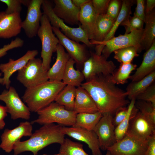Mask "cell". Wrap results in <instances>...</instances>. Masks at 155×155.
I'll return each instance as SVG.
<instances>
[{
  "label": "cell",
  "instance_id": "cell-28",
  "mask_svg": "<svg viewBox=\"0 0 155 155\" xmlns=\"http://www.w3.org/2000/svg\"><path fill=\"white\" fill-rule=\"evenodd\" d=\"M144 22L145 27L144 29L142 40L143 50H147L151 46L155 40V10L146 15Z\"/></svg>",
  "mask_w": 155,
  "mask_h": 155
},
{
  "label": "cell",
  "instance_id": "cell-10",
  "mask_svg": "<svg viewBox=\"0 0 155 155\" xmlns=\"http://www.w3.org/2000/svg\"><path fill=\"white\" fill-rule=\"evenodd\" d=\"M102 55L91 52L89 57L84 63L82 72L86 81L99 75H111L116 66L112 61H108Z\"/></svg>",
  "mask_w": 155,
  "mask_h": 155
},
{
  "label": "cell",
  "instance_id": "cell-6",
  "mask_svg": "<svg viewBox=\"0 0 155 155\" xmlns=\"http://www.w3.org/2000/svg\"><path fill=\"white\" fill-rule=\"evenodd\" d=\"M37 35L41 42V57L42 67L44 70L47 71L50 68L53 54L56 52L57 46L59 44V42L53 31L48 18L43 13Z\"/></svg>",
  "mask_w": 155,
  "mask_h": 155
},
{
  "label": "cell",
  "instance_id": "cell-29",
  "mask_svg": "<svg viewBox=\"0 0 155 155\" xmlns=\"http://www.w3.org/2000/svg\"><path fill=\"white\" fill-rule=\"evenodd\" d=\"M102 116V114L99 111L93 113H78L73 126L93 131Z\"/></svg>",
  "mask_w": 155,
  "mask_h": 155
},
{
  "label": "cell",
  "instance_id": "cell-39",
  "mask_svg": "<svg viewBox=\"0 0 155 155\" xmlns=\"http://www.w3.org/2000/svg\"><path fill=\"white\" fill-rule=\"evenodd\" d=\"M122 2L121 0H111L109 3L106 14L114 21L120 11Z\"/></svg>",
  "mask_w": 155,
  "mask_h": 155
},
{
  "label": "cell",
  "instance_id": "cell-12",
  "mask_svg": "<svg viewBox=\"0 0 155 155\" xmlns=\"http://www.w3.org/2000/svg\"><path fill=\"white\" fill-rule=\"evenodd\" d=\"M113 118L110 114L103 115L93 130L97 135L100 148L103 151L107 150L116 142Z\"/></svg>",
  "mask_w": 155,
  "mask_h": 155
},
{
  "label": "cell",
  "instance_id": "cell-45",
  "mask_svg": "<svg viewBox=\"0 0 155 155\" xmlns=\"http://www.w3.org/2000/svg\"><path fill=\"white\" fill-rule=\"evenodd\" d=\"M147 148L144 155H155V132L147 139Z\"/></svg>",
  "mask_w": 155,
  "mask_h": 155
},
{
  "label": "cell",
  "instance_id": "cell-3",
  "mask_svg": "<svg viewBox=\"0 0 155 155\" xmlns=\"http://www.w3.org/2000/svg\"><path fill=\"white\" fill-rule=\"evenodd\" d=\"M66 85L62 82L48 80L37 86L26 88L22 97L32 112H37L55 101Z\"/></svg>",
  "mask_w": 155,
  "mask_h": 155
},
{
  "label": "cell",
  "instance_id": "cell-36",
  "mask_svg": "<svg viewBox=\"0 0 155 155\" xmlns=\"http://www.w3.org/2000/svg\"><path fill=\"white\" fill-rule=\"evenodd\" d=\"M135 106L143 115L155 124V106L150 102L137 100Z\"/></svg>",
  "mask_w": 155,
  "mask_h": 155
},
{
  "label": "cell",
  "instance_id": "cell-38",
  "mask_svg": "<svg viewBox=\"0 0 155 155\" xmlns=\"http://www.w3.org/2000/svg\"><path fill=\"white\" fill-rule=\"evenodd\" d=\"M136 100H141L151 103L155 106V84L154 82L144 91L139 94Z\"/></svg>",
  "mask_w": 155,
  "mask_h": 155
},
{
  "label": "cell",
  "instance_id": "cell-30",
  "mask_svg": "<svg viewBox=\"0 0 155 155\" xmlns=\"http://www.w3.org/2000/svg\"><path fill=\"white\" fill-rule=\"evenodd\" d=\"M134 3V0H122L119 13L114 22L112 29L103 41H107L114 37L115 34L119 26L130 16L131 13V7Z\"/></svg>",
  "mask_w": 155,
  "mask_h": 155
},
{
  "label": "cell",
  "instance_id": "cell-11",
  "mask_svg": "<svg viewBox=\"0 0 155 155\" xmlns=\"http://www.w3.org/2000/svg\"><path fill=\"white\" fill-rule=\"evenodd\" d=\"M147 145V140H142L125 135L107 150L112 155H144Z\"/></svg>",
  "mask_w": 155,
  "mask_h": 155
},
{
  "label": "cell",
  "instance_id": "cell-19",
  "mask_svg": "<svg viewBox=\"0 0 155 155\" xmlns=\"http://www.w3.org/2000/svg\"><path fill=\"white\" fill-rule=\"evenodd\" d=\"M38 53L37 50H29L22 56L17 60L9 59L7 63L0 64V70L3 73V85L8 89L11 81L10 78L15 72L24 67L30 59L35 58Z\"/></svg>",
  "mask_w": 155,
  "mask_h": 155
},
{
  "label": "cell",
  "instance_id": "cell-35",
  "mask_svg": "<svg viewBox=\"0 0 155 155\" xmlns=\"http://www.w3.org/2000/svg\"><path fill=\"white\" fill-rule=\"evenodd\" d=\"M59 153L61 155H89L84 150L82 144L67 138L61 145Z\"/></svg>",
  "mask_w": 155,
  "mask_h": 155
},
{
  "label": "cell",
  "instance_id": "cell-44",
  "mask_svg": "<svg viewBox=\"0 0 155 155\" xmlns=\"http://www.w3.org/2000/svg\"><path fill=\"white\" fill-rule=\"evenodd\" d=\"M137 5L134 15L139 18L144 22L146 15L145 13V2L144 0H136Z\"/></svg>",
  "mask_w": 155,
  "mask_h": 155
},
{
  "label": "cell",
  "instance_id": "cell-50",
  "mask_svg": "<svg viewBox=\"0 0 155 155\" xmlns=\"http://www.w3.org/2000/svg\"><path fill=\"white\" fill-rule=\"evenodd\" d=\"M107 152L105 155H112L108 150H107Z\"/></svg>",
  "mask_w": 155,
  "mask_h": 155
},
{
  "label": "cell",
  "instance_id": "cell-22",
  "mask_svg": "<svg viewBox=\"0 0 155 155\" xmlns=\"http://www.w3.org/2000/svg\"><path fill=\"white\" fill-rule=\"evenodd\" d=\"M56 52L57 55L55 62L47 71V75L49 80L61 82L67 64L70 57L60 44L57 46Z\"/></svg>",
  "mask_w": 155,
  "mask_h": 155
},
{
  "label": "cell",
  "instance_id": "cell-37",
  "mask_svg": "<svg viewBox=\"0 0 155 155\" xmlns=\"http://www.w3.org/2000/svg\"><path fill=\"white\" fill-rule=\"evenodd\" d=\"M144 22L137 16L134 15L130 16L123 22L121 25L123 26L125 29V34L129 33L132 31L143 28Z\"/></svg>",
  "mask_w": 155,
  "mask_h": 155
},
{
  "label": "cell",
  "instance_id": "cell-21",
  "mask_svg": "<svg viewBox=\"0 0 155 155\" xmlns=\"http://www.w3.org/2000/svg\"><path fill=\"white\" fill-rule=\"evenodd\" d=\"M98 15L93 8L91 0L84 4L80 9L79 22L81 28L90 40L92 39Z\"/></svg>",
  "mask_w": 155,
  "mask_h": 155
},
{
  "label": "cell",
  "instance_id": "cell-15",
  "mask_svg": "<svg viewBox=\"0 0 155 155\" xmlns=\"http://www.w3.org/2000/svg\"><path fill=\"white\" fill-rule=\"evenodd\" d=\"M53 31L59 40V44L65 49L70 57L78 65H83L88 57L86 46L66 36L59 29L52 26Z\"/></svg>",
  "mask_w": 155,
  "mask_h": 155
},
{
  "label": "cell",
  "instance_id": "cell-7",
  "mask_svg": "<svg viewBox=\"0 0 155 155\" xmlns=\"http://www.w3.org/2000/svg\"><path fill=\"white\" fill-rule=\"evenodd\" d=\"M41 7L43 11V13L48 17L52 26L60 28V31L66 36L73 40L78 42H82L88 47L94 46L91 43L80 24L78 28L71 27L67 26L62 19L56 15L50 1L43 0Z\"/></svg>",
  "mask_w": 155,
  "mask_h": 155
},
{
  "label": "cell",
  "instance_id": "cell-1",
  "mask_svg": "<svg viewBox=\"0 0 155 155\" xmlns=\"http://www.w3.org/2000/svg\"><path fill=\"white\" fill-rule=\"evenodd\" d=\"M81 86L88 92L102 115H113L119 108L126 106L130 103L127 99L126 91L113 82L111 75H96Z\"/></svg>",
  "mask_w": 155,
  "mask_h": 155
},
{
  "label": "cell",
  "instance_id": "cell-51",
  "mask_svg": "<svg viewBox=\"0 0 155 155\" xmlns=\"http://www.w3.org/2000/svg\"><path fill=\"white\" fill-rule=\"evenodd\" d=\"M42 155H61V154L59 153L57 154H56L53 155H49V154H44Z\"/></svg>",
  "mask_w": 155,
  "mask_h": 155
},
{
  "label": "cell",
  "instance_id": "cell-20",
  "mask_svg": "<svg viewBox=\"0 0 155 155\" xmlns=\"http://www.w3.org/2000/svg\"><path fill=\"white\" fill-rule=\"evenodd\" d=\"M53 10L56 15L64 22L73 25L78 24L80 9L72 3V0H54Z\"/></svg>",
  "mask_w": 155,
  "mask_h": 155
},
{
  "label": "cell",
  "instance_id": "cell-46",
  "mask_svg": "<svg viewBox=\"0 0 155 155\" xmlns=\"http://www.w3.org/2000/svg\"><path fill=\"white\" fill-rule=\"evenodd\" d=\"M7 113L6 106L0 105V130L3 129L5 126L4 119L7 116Z\"/></svg>",
  "mask_w": 155,
  "mask_h": 155
},
{
  "label": "cell",
  "instance_id": "cell-2",
  "mask_svg": "<svg viewBox=\"0 0 155 155\" xmlns=\"http://www.w3.org/2000/svg\"><path fill=\"white\" fill-rule=\"evenodd\" d=\"M62 127L54 123L43 125L32 133L28 139L23 141L19 140L15 143L13 148L14 155L25 151L37 155L40 150L49 145L54 143L61 145L65 139Z\"/></svg>",
  "mask_w": 155,
  "mask_h": 155
},
{
  "label": "cell",
  "instance_id": "cell-5",
  "mask_svg": "<svg viewBox=\"0 0 155 155\" xmlns=\"http://www.w3.org/2000/svg\"><path fill=\"white\" fill-rule=\"evenodd\" d=\"M37 113L38 118L31 122L32 124L37 123L43 125L56 123L62 126L71 127L74 126L77 114L54 102Z\"/></svg>",
  "mask_w": 155,
  "mask_h": 155
},
{
  "label": "cell",
  "instance_id": "cell-9",
  "mask_svg": "<svg viewBox=\"0 0 155 155\" xmlns=\"http://www.w3.org/2000/svg\"><path fill=\"white\" fill-rule=\"evenodd\" d=\"M0 100L5 103L7 112L12 119L28 120L30 118L31 112L13 87L10 86L8 90H4L0 94Z\"/></svg>",
  "mask_w": 155,
  "mask_h": 155
},
{
  "label": "cell",
  "instance_id": "cell-13",
  "mask_svg": "<svg viewBox=\"0 0 155 155\" xmlns=\"http://www.w3.org/2000/svg\"><path fill=\"white\" fill-rule=\"evenodd\" d=\"M28 121L21 122L16 127L12 129H6L1 134L0 148L5 152L9 153L13 150V146L17 141L24 136H30L32 126Z\"/></svg>",
  "mask_w": 155,
  "mask_h": 155
},
{
  "label": "cell",
  "instance_id": "cell-33",
  "mask_svg": "<svg viewBox=\"0 0 155 155\" xmlns=\"http://www.w3.org/2000/svg\"><path fill=\"white\" fill-rule=\"evenodd\" d=\"M137 66L131 63H121L119 68L111 75L113 81L116 84H123L127 83L130 74L136 69Z\"/></svg>",
  "mask_w": 155,
  "mask_h": 155
},
{
  "label": "cell",
  "instance_id": "cell-48",
  "mask_svg": "<svg viewBox=\"0 0 155 155\" xmlns=\"http://www.w3.org/2000/svg\"><path fill=\"white\" fill-rule=\"evenodd\" d=\"M89 0H72L73 4L77 7L80 9L81 6Z\"/></svg>",
  "mask_w": 155,
  "mask_h": 155
},
{
  "label": "cell",
  "instance_id": "cell-25",
  "mask_svg": "<svg viewBox=\"0 0 155 155\" xmlns=\"http://www.w3.org/2000/svg\"><path fill=\"white\" fill-rule=\"evenodd\" d=\"M155 80L154 71L139 81H131L126 88L127 97L130 100H136L137 97L154 82Z\"/></svg>",
  "mask_w": 155,
  "mask_h": 155
},
{
  "label": "cell",
  "instance_id": "cell-24",
  "mask_svg": "<svg viewBox=\"0 0 155 155\" xmlns=\"http://www.w3.org/2000/svg\"><path fill=\"white\" fill-rule=\"evenodd\" d=\"M73 111L77 114L93 113L99 111L90 94L81 86L76 88Z\"/></svg>",
  "mask_w": 155,
  "mask_h": 155
},
{
  "label": "cell",
  "instance_id": "cell-42",
  "mask_svg": "<svg viewBox=\"0 0 155 155\" xmlns=\"http://www.w3.org/2000/svg\"><path fill=\"white\" fill-rule=\"evenodd\" d=\"M110 0H92L93 8L98 15L106 14Z\"/></svg>",
  "mask_w": 155,
  "mask_h": 155
},
{
  "label": "cell",
  "instance_id": "cell-27",
  "mask_svg": "<svg viewBox=\"0 0 155 155\" xmlns=\"http://www.w3.org/2000/svg\"><path fill=\"white\" fill-rule=\"evenodd\" d=\"M75 63L74 60L70 57L67 64L62 82L66 85L78 87L81 86L85 78L82 71L75 69L74 66Z\"/></svg>",
  "mask_w": 155,
  "mask_h": 155
},
{
  "label": "cell",
  "instance_id": "cell-49",
  "mask_svg": "<svg viewBox=\"0 0 155 155\" xmlns=\"http://www.w3.org/2000/svg\"><path fill=\"white\" fill-rule=\"evenodd\" d=\"M2 75V73H0V84H3V78H1Z\"/></svg>",
  "mask_w": 155,
  "mask_h": 155
},
{
  "label": "cell",
  "instance_id": "cell-16",
  "mask_svg": "<svg viewBox=\"0 0 155 155\" xmlns=\"http://www.w3.org/2000/svg\"><path fill=\"white\" fill-rule=\"evenodd\" d=\"M155 132V124L139 110L130 120L126 135L146 141Z\"/></svg>",
  "mask_w": 155,
  "mask_h": 155
},
{
  "label": "cell",
  "instance_id": "cell-4",
  "mask_svg": "<svg viewBox=\"0 0 155 155\" xmlns=\"http://www.w3.org/2000/svg\"><path fill=\"white\" fill-rule=\"evenodd\" d=\"M144 29L133 31L127 34L120 35L105 41L96 42L90 40L91 43L96 45L95 53L101 54L107 59L115 50L129 46L142 47V40Z\"/></svg>",
  "mask_w": 155,
  "mask_h": 155
},
{
  "label": "cell",
  "instance_id": "cell-40",
  "mask_svg": "<svg viewBox=\"0 0 155 155\" xmlns=\"http://www.w3.org/2000/svg\"><path fill=\"white\" fill-rule=\"evenodd\" d=\"M0 1L7 5L5 11L7 13H20L22 10L21 0H0Z\"/></svg>",
  "mask_w": 155,
  "mask_h": 155
},
{
  "label": "cell",
  "instance_id": "cell-41",
  "mask_svg": "<svg viewBox=\"0 0 155 155\" xmlns=\"http://www.w3.org/2000/svg\"><path fill=\"white\" fill-rule=\"evenodd\" d=\"M24 43L23 40L19 37L12 40L10 43L4 45L0 49V58L5 55L7 51L14 48L22 47Z\"/></svg>",
  "mask_w": 155,
  "mask_h": 155
},
{
  "label": "cell",
  "instance_id": "cell-31",
  "mask_svg": "<svg viewBox=\"0 0 155 155\" xmlns=\"http://www.w3.org/2000/svg\"><path fill=\"white\" fill-rule=\"evenodd\" d=\"M76 88L73 86L66 85L58 94L54 101L67 110L73 111Z\"/></svg>",
  "mask_w": 155,
  "mask_h": 155
},
{
  "label": "cell",
  "instance_id": "cell-32",
  "mask_svg": "<svg viewBox=\"0 0 155 155\" xmlns=\"http://www.w3.org/2000/svg\"><path fill=\"white\" fill-rule=\"evenodd\" d=\"M135 100H132L128 104V111L125 119L115 129L116 142L122 139L125 135L128 130L130 121L139 110L135 107Z\"/></svg>",
  "mask_w": 155,
  "mask_h": 155
},
{
  "label": "cell",
  "instance_id": "cell-18",
  "mask_svg": "<svg viewBox=\"0 0 155 155\" xmlns=\"http://www.w3.org/2000/svg\"><path fill=\"white\" fill-rule=\"evenodd\" d=\"M22 21L20 13L11 14L0 12V38L9 39L21 32Z\"/></svg>",
  "mask_w": 155,
  "mask_h": 155
},
{
  "label": "cell",
  "instance_id": "cell-47",
  "mask_svg": "<svg viewBox=\"0 0 155 155\" xmlns=\"http://www.w3.org/2000/svg\"><path fill=\"white\" fill-rule=\"evenodd\" d=\"M155 6V0H147L145 9V15H148L151 13L154 9Z\"/></svg>",
  "mask_w": 155,
  "mask_h": 155
},
{
  "label": "cell",
  "instance_id": "cell-17",
  "mask_svg": "<svg viewBox=\"0 0 155 155\" xmlns=\"http://www.w3.org/2000/svg\"><path fill=\"white\" fill-rule=\"evenodd\" d=\"M63 132L65 135L88 145L91 150L92 155H102L97 135L94 131L88 130L82 128L63 126Z\"/></svg>",
  "mask_w": 155,
  "mask_h": 155
},
{
  "label": "cell",
  "instance_id": "cell-34",
  "mask_svg": "<svg viewBox=\"0 0 155 155\" xmlns=\"http://www.w3.org/2000/svg\"><path fill=\"white\" fill-rule=\"evenodd\" d=\"M142 50L140 47L129 46L115 50L114 57L121 63H131L134 58L139 56L138 53Z\"/></svg>",
  "mask_w": 155,
  "mask_h": 155
},
{
  "label": "cell",
  "instance_id": "cell-23",
  "mask_svg": "<svg viewBox=\"0 0 155 155\" xmlns=\"http://www.w3.org/2000/svg\"><path fill=\"white\" fill-rule=\"evenodd\" d=\"M155 71V40L151 47L144 53L140 65L136 69L135 73L130 75L132 82L139 81Z\"/></svg>",
  "mask_w": 155,
  "mask_h": 155
},
{
  "label": "cell",
  "instance_id": "cell-43",
  "mask_svg": "<svg viewBox=\"0 0 155 155\" xmlns=\"http://www.w3.org/2000/svg\"><path fill=\"white\" fill-rule=\"evenodd\" d=\"M128 111V107H121L117 110L113 117V122L115 127L119 125L125 118Z\"/></svg>",
  "mask_w": 155,
  "mask_h": 155
},
{
  "label": "cell",
  "instance_id": "cell-14",
  "mask_svg": "<svg viewBox=\"0 0 155 155\" xmlns=\"http://www.w3.org/2000/svg\"><path fill=\"white\" fill-rule=\"evenodd\" d=\"M43 0H31L27 6L25 19L22 21V28L29 38L36 36L40 26L43 14L41 8Z\"/></svg>",
  "mask_w": 155,
  "mask_h": 155
},
{
  "label": "cell",
  "instance_id": "cell-26",
  "mask_svg": "<svg viewBox=\"0 0 155 155\" xmlns=\"http://www.w3.org/2000/svg\"><path fill=\"white\" fill-rule=\"evenodd\" d=\"M114 21L106 14L98 15L95 24L92 40L103 41L112 29Z\"/></svg>",
  "mask_w": 155,
  "mask_h": 155
},
{
  "label": "cell",
  "instance_id": "cell-8",
  "mask_svg": "<svg viewBox=\"0 0 155 155\" xmlns=\"http://www.w3.org/2000/svg\"><path fill=\"white\" fill-rule=\"evenodd\" d=\"M47 71L43 67L42 60L35 57L18 71L17 79L26 88H30L49 80Z\"/></svg>",
  "mask_w": 155,
  "mask_h": 155
}]
</instances>
